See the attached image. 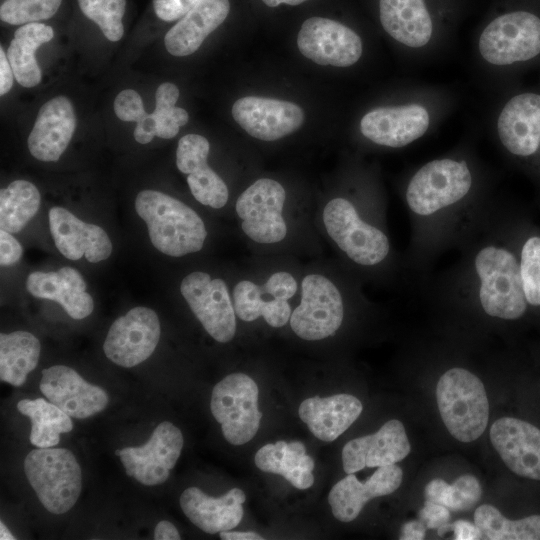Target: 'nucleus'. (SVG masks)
<instances>
[{
  "label": "nucleus",
  "instance_id": "nucleus-32",
  "mask_svg": "<svg viewBox=\"0 0 540 540\" xmlns=\"http://www.w3.org/2000/svg\"><path fill=\"white\" fill-rule=\"evenodd\" d=\"M41 345L36 336L27 331L0 334V379L13 386L25 383L40 357Z\"/></svg>",
  "mask_w": 540,
  "mask_h": 540
},
{
  "label": "nucleus",
  "instance_id": "nucleus-26",
  "mask_svg": "<svg viewBox=\"0 0 540 540\" xmlns=\"http://www.w3.org/2000/svg\"><path fill=\"white\" fill-rule=\"evenodd\" d=\"M245 500L246 495L239 488H232L214 498L197 487H189L180 496V506L195 526L206 533L216 534L231 530L240 523Z\"/></svg>",
  "mask_w": 540,
  "mask_h": 540
},
{
  "label": "nucleus",
  "instance_id": "nucleus-30",
  "mask_svg": "<svg viewBox=\"0 0 540 540\" xmlns=\"http://www.w3.org/2000/svg\"><path fill=\"white\" fill-rule=\"evenodd\" d=\"M254 462L261 471L279 474L297 489H307L314 483L315 463L300 441L266 444L256 452Z\"/></svg>",
  "mask_w": 540,
  "mask_h": 540
},
{
  "label": "nucleus",
  "instance_id": "nucleus-35",
  "mask_svg": "<svg viewBox=\"0 0 540 540\" xmlns=\"http://www.w3.org/2000/svg\"><path fill=\"white\" fill-rule=\"evenodd\" d=\"M474 523L481 531L482 539H540V515H531L519 520H509L494 506L484 504L475 510Z\"/></svg>",
  "mask_w": 540,
  "mask_h": 540
},
{
  "label": "nucleus",
  "instance_id": "nucleus-18",
  "mask_svg": "<svg viewBox=\"0 0 540 540\" xmlns=\"http://www.w3.org/2000/svg\"><path fill=\"white\" fill-rule=\"evenodd\" d=\"M296 291L295 278L285 271L273 273L261 286L242 280L233 289L235 313L246 322L262 316L270 326L282 327L290 320L291 307L288 300Z\"/></svg>",
  "mask_w": 540,
  "mask_h": 540
},
{
  "label": "nucleus",
  "instance_id": "nucleus-43",
  "mask_svg": "<svg viewBox=\"0 0 540 540\" xmlns=\"http://www.w3.org/2000/svg\"><path fill=\"white\" fill-rule=\"evenodd\" d=\"M210 150L209 141L199 134H187L180 138L176 151V165L180 172H188L196 165L206 162Z\"/></svg>",
  "mask_w": 540,
  "mask_h": 540
},
{
  "label": "nucleus",
  "instance_id": "nucleus-9",
  "mask_svg": "<svg viewBox=\"0 0 540 540\" xmlns=\"http://www.w3.org/2000/svg\"><path fill=\"white\" fill-rule=\"evenodd\" d=\"M258 395L256 382L244 373H232L214 386L210 409L230 444L243 445L256 435L262 418Z\"/></svg>",
  "mask_w": 540,
  "mask_h": 540
},
{
  "label": "nucleus",
  "instance_id": "nucleus-31",
  "mask_svg": "<svg viewBox=\"0 0 540 540\" xmlns=\"http://www.w3.org/2000/svg\"><path fill=\"white\" fill-rule=\"evenodd\" d=\"M53 37V28L41 22L21 25L15 31L6 54L14 77L21 86L31 88L41 82L42 72L35 52Z\"/></svg>",
  "mask_w": 540,
  "mask_h": 540
},
{
  "label": "nucleus",
  "instance_id": "nucleus-45",
  "mask_svg": "<svg viewBox=\"0 0 540 540\" xmlns=\"http://www.w3.org/2000/svg\"><path fill=\"white\" fill-rule=\"evenodd\" d=\"M419 518L427 529H436L448 523L450 512L447 507L426 500L423 508L420 510Z\"/></svg>",
  "mask_w": 540,
  "mask_h": 540
},
{
  "label": "nucleus",
  "instance_id": "nucleus-1",
  "mask_svg": "<svg viewBox=\"0 0 540 540\" xmlns=\"http://www.w3.org/2000/svg\"><path fill=\"white\" fill-rule=\"evenodd\" d=\"M494 175L467 144L417 166L403 187L412 235L408 264L423 280L433 261L457 247L494 196Z\"/></svg>",
  "mask_w": 540,
  "mask_h": 540
},
{
  "label": "nucleus",
  "instance_id": "nucleus-24",
  "mask_svg": "<svg viewBox=\"0 0 540 540\" xmlns=\"http://www.w3.org/2000/svg\"><path fill=\"white\" fill-rule=\"evenodd\" d=\"M76 128L73 105L65 96H56L42 105L27 144L31 155L43 162H55L68 147Z\"/></svg>",
  "mask_w": 540,
  "mask_h": 540
},
{
  "label": "nucleus",
  "instance_id": "nucleus-51",
  "mask_svg": "<svg viewBox=\"0 0 540 540\" xmlns=\"http://www.w3.org/2000/svg\"><path fill=\"white\" fill-rule=\"evenodd\" d=\"M220 538L223 540H263L264 537L255 532L221 531Z\"/></svg>",
  "mask_w": 540,
  "mask_h": 540
},
{
  "label": "nucleus",
  "instance_id": "nucleus-42",
  "mask_svg": "<svg viewBox=\"0 0 540 540\" xmlns=\"http://www.w3.org/2000/svg\"><path fill=\"white\" fill-rule=\"evenodd\" d=\"M482 489L476 477L465 474L458 477L452 485L446 484L441 505L453 511H467L480 500Z\"/></svg>",
  "mask_w": 540,
  "mask_h": 540
},
{
  "label": "nucleus",
  "instance_id": "nucleus-25",
  "mask_svg": "<svg viewBox=\"0 0 540 540\" xmlns=\"http://www.w3.org/2000/svg\"><path fill=\"white\" fill-rule=\"evenodd\" d=\"M402 478L403 472L396 464L378 467L365 483H361L354 473L348 474L329 492L328 502L333 516L341 522L353 521L370 499L397 490Z\"/></svg>",
  "mask_w": 540,
  "mask_h": 540
},
{
  "label": "nucleus",
  "instance_id": "nucleus-12",
  "mask_svg": "<svg viewBox=\"0 0 540 540\" xmlns=\"http://www.w3.org/2000/svg\"><path fill=\"white\" fill-rule=\"evenodd\" d=\"M300 304L290 316V326L300 338L317 341L334 335L344 318L343 297L327 277L309 274L304 277Z\"/></svg>",
  "mask_w": 540,
  "mask_h": 540
},
{
  "label": "nucleus",
  "instance_id": "nucleus-39",
  "mask_svg": "<svg viewBox=\"0 0 540 540\" xmlns=\"http://www.w3.org/2000/svg\"><path fill=\"white\" fill-rule=\"evenodd\" d=\"M82 13L101 29L104 36L119 41L124 34L122 23L126 0H77Z\"/></svg>",
  "mask_w": 540,
  "mask_h": 540
},
{
  "label": "nucleus",
  "instance_id": "nucleus-38",
  "mask_svg": "<svg viewBox=\"0 0 540 540\" xmlns=\"http://www.w3.org/2000/svg\"><path fill=\"white\" fill-rule=\"evenodd\" d=\"M187 175L190 191L198 202L215 209L225 206L229 196L227 185L207 161L194 166Z\"/></svg>",
  "mask_w": 540,
  "mask_h": 540
},
{
  "label": "nucleus",
  "instance_id": "nucleus-21",
  "mask_svg": "<svg viewBox=\"0 0 540 540\" xmlns=\"http://www.w3.org/2000/svg\"><path fill=\"white\" fill-rule=\"evenodd\" d=\"M490 440L512 472L540 480V429L517 418L503 417L492 424Z\"/></svg>",
  "mask_w": 540,
  "mask_h": 540
},
{
  "label": "nucleus",
  "instance_id": "nucleus-48",
  "mask_svg": "<svg viewBox=\"0 0 540 540\" xmlns=\"http://www.w3.org/2000/svg\"><path fill=\"white\" fill-rule=\"evenodd\" d=\"M14 73L7 54L0 48V94H7L13 86Z\"/></svg>",
  "mask_w": 540,
  "mask_h": 540
},
{
  "label": "nucleus",
  "instance_id": "nucleus-40",
  "mask_svg": "<svg viewBox=\"0 0 540 540\" xmlns=\"http://www.w3.org/2000/svg\"><path fill=\"white\" fill-rule=\"evenodd\" d=\"M517 256L528 306L540 307V236L526 237Z\"/></svg>",
  "mask_w": 540,
  "mask_h": 540
},
{
  "label": "nucleus",
  "instance_id": "nucleus-33",
  "mask_svg": "<svg viewBox=\"0 0 540 540\" xmlns=\"http://www.w3.org/2000/svg\"><path fill=\"white\" fill-rule=\"evenodd\" d=\"M17 409L31 421L29 440L35 447H54L59 443L60 434L73 429L71 417L43 398L22 399Z\"/></svg>",
  "mask_w": 540,
  "mask_h": 540
},
{
  "label": "nucleus",
  "instance_id": "nucleus-13",
  "mask_svg": "<svg viewBox=\"0 0 540 540\" xmlns=\"http://www.w3.org/2000/svg\"><path fill=\"white\" fill-rule=\"evenodd\" d=\"M285 200V189L276 180L262 178L251 184L240 194L235 205L243 232L261 244L282 241L287 234L282 215Z\"/></svg>",
  "mask_w": 540,
  "mask_h": 540
},
{
  "label": "nucleus",
  "instance_id": "nucleus-16",
  "mask_svg": "<svg viewBox=\"0 0 540 540\" xmlns=\"http://www.w3.org/2000/svg\"><path fill=\"white\" fill-rule=\"evenodd\" d=\"M302 55L319 65L350 67L363 54V42L352 28L332 19L311 17L297 36Z\"/></svg>",
  "mask_w": 540,
  "mask_h": 540
},
{
  "label": "nucleus",
  "instance_id": "nucleus-11",
  "mask_svg": "<svg viewBox=\"0 0 540 540\" xmlns=\"http://www.w3.org/2000/svg\"><path fill=\"white\" fill-rule=\"evenodd\" d=\"M492 132L508 156L535 158L540 153V93L520 92L503 101L495 108Z\"/></svg>",
  "mask_w": 540,
  "mask_h": 540
},
{
  "label": "nucleus",
  "instance_id": "nucleus-20",
  "mask_svg": "<svg viewBox=\"0 0 540 540\" xmlns=\"http://www.w3.org/2000/svg\"><path fill=\"white\" fill-rule=\"evenodd\" d=\"M40 390L51 403L78 419L103 411L109 402L105 390L88 383L74 369L65 365L43 369Z\"/></svg>",
  "mask_w": 540,
  "mask_h": 540
},
{
  "label": "nucleus",
  "instance_id": "nucleus-34",
  "mask_svg": "<svg viewBox=\"0 0 540 540\" xmlns=\"http://www.w3.org/2000/svg\"><path fill=\"white\" fill-rule=\"evenodd\" d=\"M41 203L37 187L27 180H15L0 191V228L21 231L36 215Z\"/></svg>",
  "mask_w": 540,
  "mask_h": 540
},
{
  "label": "nucleus",
  "instance_id": "nucleus-19",
  "mask_svg": "<svg viewBox=\"0 0 540 540\" xmlns=\"http://www.w3.org/2000/svg\"><path fill=\"white\" fill-rule=\"evenodd\" d=\"M232 116L249 135L264 141L293 133L304 121L303 110L297 104L259 96L236 100Z\"/></svg>",
  "mask_w": 540,
  "mask_h": 540
},
{
  "label": "nucleus",
  "instance_id": "nucleus-22",
  "mask_svg": "<svg viewBox=\"0 0 540 540\" xmlns=\"http://www.w3.org/2000/svg\"><path fill=\"white\" fill-rule=\"evenodd\" d=\"M411 446L402 422L387 421L374 434L347 442L342 449L343 469L347 474L365 467H380L403 460Z\"/></svg>",
  "mask_w": 540,
  "mask_h": 540
},
{
  "label": "nucleus",
  "instance_id": "nucleus-10",
  "mask_svg": "<svg viewBox=\"0 0 540 540\" xmlns=\"http://www.w3.org/2000/svg\"><path fill=\"white\" fill-rule=\"evenodd\" d=\"M384 31L413 58H425L446 46L426 0H379Z\"/></svg>",
  "mask_w": 540,
  "mask_h": 540
},
{
  "label": "nucleus",
  "instance_id": "nucleus-49",
  "mask_svg": "<svg viewBox=\"0 0 540 540\" xmlns=\"http://www.w3.org/2000/svg\"><path fill=\"white\" fill-rule=\"evenodd\" d=\"M426 526L420 520L409 521L401 529L400 539L421 540L425 537Z\"/></svg>",
  "mask_w": 540,
  "mask_h": 540
},
{
  "label": "nucleus",
  "instance_id": "nucleus-6",
  "mask_svg": "<svg viewBox=\"0 0 540 540\" xmlns=\"http://www.w3.org/2000/svg\"><path fill=\"white\" fill-rule=\"evenodd\" d=\"M436 399L441 418L450 434L472 442L485 431L489 403L482 381L461 367L448 369L439 379Z\"/></svg>",
  "mask_w": 540,
  "mask_h": 540
},
{
  "label": "nucleus",
  "instance_id": "nucleus-53",
  "mask_svg": "<svg viewBox=\"0 0 540 540\" xmlns=\"http://www.w3.org/2000/svg\"><path fill=\"white\" fill-rule=\"evenodd\" d=\"M0 539L1 540H13L15 537L12 535V533L8 530V528L3 524V522H0Z\"/></svg>",
  "mask_w": 540,
  "mask_h": 540
},
{
  "label": "nucleus",
  "instance_id": "nucleus-37",
  "mask_svg": "<svg viewBox=\"0 0 540 540\" xmlns=\"http://www.w3.org/2000/svg\"><path fill=\"white\" fill-rule=\"evenodd\" d=\"M116 116L125 122H136L134 139L140 144H147L156 136V121L153 113L145 111L143 101L138 92L125 89L114 100Z\"/></svg>",
  "mask_w": 540,
  "mask_h": 540
},
{
  "label": "nucleus",
  "instance_id": "nucleus-17",
  "mask_svg": "<svg viewBox=\"0 0 540 540\" xmlns=\"http://www.w3.org/2000/svg\"><path fill=\"white\" fill-rule=\"evenodd\" d=\"M157 314L135 307L111 325L103 344L106 357L122 367H134L151 356L160 339Z\"/></svg>",
  "mask_w": 540,
  "mask_h": 540
},
{
  "label": "nucleus",
  "instance_id": "nucleus-47",
  "mask_svg": "<svg viewBox=\"0 0 540 540\" xmlns=\"http://www.w3.org/2000/svg\"><path fill=\"white\" fill-rule=\"evenodd\" d=\"M453 530L456 540H476L482 539V534L476 524L458 520L452 524H444L438 528V534L443 535L445 532Z\"/></svg>",
  "mask_w": 540,
  "mask_h": 540
},
{
  "label": "nucleus",
  "instance_id": "nucleus-23",
  "mask_svg": "<svg viewBox=\"0 0 540 540\" xmlns=\"http://www.w3.org/2000/svg\"><path fill=\"white\" fill-rule=\"evenodd\" d=\"M49 227L55 246L67 259L85 256L88 262L97 263L112 253L111 240L102 227L80 220L63 207L49 210Z\"/></svg>",
  "mask_w": 540,
  "mask_h": 540
},
{
  "label": "nucleus",
  "instance_id": "nucleus-8",
  "mask_svg": "<svg viewBox=\"0 0 540 540\" xmlns=\"http://www.w3.org/2000/svg\"><path fill=\"white\" fill-rule=\"evenodd\" d=\"M24 471L39 501L52 514L68 512L80 496L81 468L68 449L37 447L26 456Z\"/></svg>",
  "mask_w": 540,
  "mask_h": 540
},
{
  "label": "nucleus",
  "instance_id": "nucleus-15",
  "mask_svg": "<svg viewBox=\"0 0 540 540\" xmlns=\"http://www.w3.org/2000/svg\"><path fill=\"white\" fill-rule=\"evenodd\" d=\"M183 435L174 424L164 421L142 446L118 449L126 474L146 486L164 483L180 457Z\"/></svg>",
  "mask_w": 540,
  "mask_h": 540
},
{
  "label": "nucleus",
  "instance_id": "nucleus-52",
  "mask_svg": "<svg viewBox=\"0 0 540 540\" xmlns=\"http://www.w3.org/2000/svg\"><path fill=\"white\" fill-rule=\"evenodd\" d=\"M267 6L269 7H277L280 4H287V5H299L307 0H262Z\"/></svg>",
  "mask_w": 540,
  "mask_h": 540
},
{
  "label": "nucleus",
  "instance_id": "nucleus-7",
  "mask_svg": "<svg viewBox=\"0 0 540 540\" xmlns=\"http://www.w3.org/2000/svg\"><path fill=\"white\" fill-rule=\"evenodd\" d=\"M323 222L330 238L355 264L374 268L389 259L388 235L366 220L351 200L344 197L330 200L323 210Z\"/></svg>",
  "mask_w": 540,
  "mask_h": 540
},
{
  "label": "nucleus",
  "instance_id": "nucleus-2",
  "mask_svg": "<svg viewBox=\"0 0 540 540\" xmlns=\"http://www.w3.org/2000/svg\"><path fill=\"white\" fill-rule=\"evenodd\" d=\"M457 247L460 259L434 284L431 296L474 306L492 319L521 318L528 303L496 198Z\"/></svg>",
  "mask_w": 540,
  "mask_h": 540
},
{
  "label": "nucleus",
  "instance_id": "nucleus-36",
  "mask_svg": "<svg viewBox=\"0 0 540 540\" xmlns=\"http://www.w3.org/2000/svg\"><path fill=\"white\" fill-rule=\"evenodd\" d=\"M178 87L169 82L162 83L155 92L156 136L162 139L174 138L181 126L187 124L189 115L183 108L176 107L179 98Z\"/></svg>",
  "mask_w": 540,
  "mask_h": 540
},
{
  "label": "nucleus",
  "instance_id": "nucleus-29",
  "mask_svg": "<svg viewBox=\"0 0 540 540\" xmlns=\"http://www.w3.org/2000/svg\"><path fill=\"white\" fill-rule=\"evenodd\" d=\"M362 403L351 394L341 393L326 398L305 399L299 406V417L311 433L331 442L344 433L360 416Z\"/></svg>",
  "mask_w": 540,
  "mask_h": 540
},
{
  "label": "nucleus",
  "instance_id": "nucleus-14",
  "mask_svg": "<svg viewBox=\"0 0 540 540\" xmlns=\"http://www.w3.org/2000/svg\"><path fill=\"white\" fill-rule=\"evenodd\" d=\"M180 292L213 339L221 343L233 339L236 333V313L227 285L222 279L195 271L183 278Z\"/></svg>",
  "mask_w": 540,
  "mask_h": 540
},
{
  "label": "nucleus",
  "instance_id": "nucleus-27",
  "mask_svg": "<svg viewBox=\"0 0 540 540\" xmlns=\"http://www.w3.org/2000/svg\"><path fill=\"white\" fill-rule=\"evenodd\" d=\"M80 272L66 266L57 271H35L26 279L27 291L36 298L55 301L73 319H83L94 309L91 295Z\"/></svg>",
  "mask_w": 540,
  "mask_h": 540
},
{
  "label": "nucleus",
  "instance_id": "nucleus-41",
  "mask_svg": "<svg viewBox=\"0 0 540 540\" xmlns=\"http://www.w3.org/2000/svg\"><path fill=\"white\" fill-rule=\"evenodd\" d=\"M62 0H4L0 18L10 25H24L53 17Z\"/></svg>",
  "mask_w": 540,
  "mask_h": 540
},
{
  "label": "nucleus",
  "instance_id": "nucleus-3",
  "mask_svg": "<svg viewBox=\"0 0 540 540\" xmlns=\"http://www.w3.org/2000/svg\"><path fill=\"white\" fill-rule=\"evenodd\" d=\"M455 103L454 93L447 88L413 84L396 101L365 112L359 120V132L376 146L405 148L431 134Z\"/></svg>",
  "mask_w": 540,
  "mask_h": 540
},
{
  "label": "nucleus",
  "instance_id": "nucleus-44",
  "mask_svg": "<svg viewBox=\"0 0 540 540\" xmlns=\"http://www.w3.org/2000/svg\"><path fill=\"white\" fill-rule=\"evenodd\" d=\"M200 0H153L156 16L166 22L179 20Z\"/></svg>",
  "mask_w": 540,
  "mask_h": 540
},
{
  "label": "nucleus",
  "instance_id": "nucleus-50",
  "mask_svg": "<svg viewBox=\"0 0 540 540\" xmlns=\"http://www.w3.org/2000/svg\"><path fill=\"white\" fill-rule=\"evenodd\" d=\"M180 538L177 528L169 521L162 520L155 527L154 539L156 540H179Z\"/></svg>",
  "mask_w": 540,
  "mask_h": 540
},
{
  "label": "nucleus",
  "instance_id": "nucleus-46",
  "mask_svg": "<svg viewBox=\"0 0 540 540\" xmlns=\"http://www.w3.org/2000/svg\"><path fill=\"white\" fill-rule=\"evenodd\" d=\"M22 246L19 241L5 230H0V264L11 266L22 257Z\"/></svg>",
  "mask_w": 540,
  "mask_h": 540
},
{
  "label": "nucleus",
  "instance_id": "nucleus-5",
  "mask_svg": "<svg viewBox=\"0 0 540 540\" xmlns=\"http://www.w3.org/2000/svg\"><path fill=\"white\" fill-rule=\"evenodd\" d=\"M135 210L146 223L153 246L171 257L202 249L207 230L201 217L180 200L156 190H143Z\"/></svg>",
  "mask_w": 540,
  "mask_h": 540
},
{
  "label": "nucleus",
  "instance_id": "nucleus-28",
  "mask_svg": "<svg viewBox=\"0 0 540 540\" xmlns=\"http://www.w3.org/2000/svg\"><path fill=\"white\" fill-rule=\"evenodd\" d=\"M229 11V0H200L166 33L167 51L177 57L193 54L224 22Z\"/></svg>",
  "mask_w": 540,
  "mask_h": 540
},
{
  "label": "nucleus",
  "instance_id": "nucleus-4",
  "mask_svg": "<svg viewBox=\"0 0 540 540\" xmlns=\"http://www.w3.org/2000/svg\"><path fill=\"white\" fill-rule=\"evenodd\" d=\"M480 68L489 76L540 56V17L526 10L496 15L481 29L474 43Z\"/></svg>",
  "mask_w": 540,
  "mask_h": 540
}]
</instances>
